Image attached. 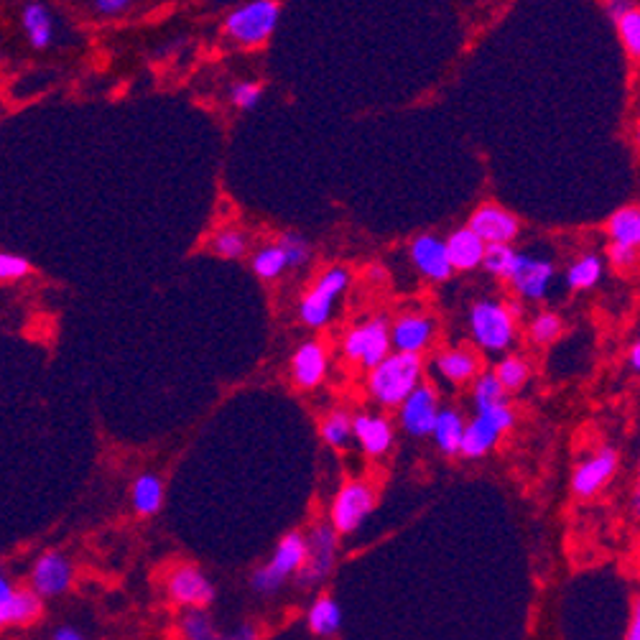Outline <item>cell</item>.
I'll return each mask as SVG.
<instances>
[{"instance_id": "4dcf8cb0", "label": "cell", "mask_w": 640, "mask_h": 640, "mask_svg": "<svg viewBox=\"0 0 640 640\" xmlns=\"http://www.w3.org/2000/svg\"><path fill=\"white\" fill-rule=\"evenodd\" d=\"M493 375L498 378L500 388L508 393V391H521V388L526 386V380H528V375H531V370H528V365L523 363L521 357L510 355V357H505V360H500Z\"/></svg>"}, {"instance_id": "ee69618b", "label": "cell", "mask_w": 640, "mask_h": 640, "mask_svg": "<svg viewBox=\"0 0 640 640\" xmlns=\"http://www.w3.org/2000/svg\"><path fill=\"white\" fill-rule=\"evenodd\" d=\"M222 640H261V633H258V628L250 623H243L238 625V628H233L230 633L222 635Z\"/></svg>"}, {"instance_id": "d6a6232c", "label": "cell", "mask_w": 640, "mask_h": 640, "mask_svg": "<svg viewBox=\"0 0 640 640\" xmlns=\"http://www.w3.org/2000/svg\"><path fill=\"white\" fill-rule=\"evenodd\" d=\"M253 271L263 281H273V278H278L286 271L284 253L278 250V245H266V248H261L253 255Z\"/></svg>"}, {"instance_id": "9a60e30c", "label": "cell", "mask_w": 640, "mask_h": 640, "mask_svg": "<svg viewBox=\"0 0 640 640\" xmlns=\"http://www.w3.org/2000/svg\"><path fill=\"white\" fill-rule=\"evenodd\" d=\"M411 261L431 281H449L452 278V266H449V255L444 240L437 235H419L411 243Z\"/></svg>"}, {"instance_id": "e0dca14e", "label": "cell", "mask_w": 640, "mask_h": 640, "mask_svg": "<svg viewBox=\"0 0 640 640\" xmlns=\"http://www.w3.org/2000/svg\"><path fill=\"white\" fill-rule=\"evenodd\" d=\"M327 350H324L322 342H304L299 350L291 357V375H294V383L304 391H312L327 375Z\"/></svg>"}, {"instance_id": "7dc6e473", "label": "cell", "mask_w": 640, "mask_h": 640, "mask_svg": "<svg viewBox=\"0 0 640 640\" xmlns=\"http://www.w3.org/2000/svg\"><path fill=\"white\" fill-rule=\"evenodd\" d=\"M16 590L18 587L11 582V577H8L6 572H0V605L11 600V597L16 595Z\"/></svg>"}, {"instance_id": "484cf974", "label": "cell", "mask_w": 640, "mask_h": 640, "mask_svg": "<svg viewBox=\"0 0 640 640\" xmlns=\"http://www.w3.org/2000/svg\"><path fill=\"white\" fill-rule=\"evenodd\" d=\"M431 434L437 439V447L449 457H454V454H459V444H462V434H465V419L454 408H444V411H439Z\"/></svg>"}, {"instance_id": "1f68e13d", "label": "cell", "mask_w": 640, "mask_h": 640, "mask_svg": "<svg viewBox=\"0 0 640 640\" xmlns=\"http://www.w3.org/2000/svg\"><path fill=\"white\" fill-rule=\"evenodd\" d=\"M322 437L329 447L342 449L347 447L352 437V419L345 414V411H332L327 419L322 421Z\"/></svg>"}, {"instance_id": "8fae6325", "label": "cell", "mask_w": 640, "mask_h": 640, "mask_svg": "<svg viewBox=\"0 0 640 640\" xmlns=\"http://www.w3.org/2000/svg\"><path fill=\"white\" fill-rule=\"evenodd\" d=\"M439 393L437 388L429 386V383H419V386L411 391V396L401 403V419L403 429L411 434V437H426L431 434L434 424H437L439 416Z\"/></svg>"}, {"instance_id": "836d02e7", "label": "cell", "mask_w": 640, "mask_h": 640, "mask_svg": "<svg viewBox=\"0 0 640 640\" xmlns=\"http://www.w3.org/2000/svg\"><path fill=\"white\" fill-rule=\"evenodd\" d=\"M212 250L227 261H235V258H243L245 250H248V235L243 230H235V227H227L220 230L212 240Z\"/></svg>"}, {"instance_id": "74e56055", "label": "cell", "mask_w": 640, "mask_h": 640, "mask_svg": "<svg viewBox=\"0 0 640 640\" xmlns=\"http://www.w3.org/2000/svg\"><path fill=\"white\" fill-rule=\"evenodd\" d=\"M34 268L31 263L23 258V255L6 253L0 250V284H13V281H23L26 276H31Z\"/></svg>"}, {"instance_id": "4fadbf2b", "label": "cell", "mask_w": 640, "mask_h": 640, "mask_svg": "<svg viewBox=\"0 0 640 640\" xmlns=\"http://www.w3.org/2000/svg\"><path fill=\"white\" fill-rule=\"evenodd\" d=\"M551 281H554V263L546 261V258H533V255L518 253V263L513 268L510 284H513V289L518 291L521 299H544Z\"/></svg>"}, {"instance_id": "8d00e7d4", "label": "cell", "mask_w": 640, "mask_h": 640, "mask_svg": "<svg viewBox=\"0 0 640 640\" xmlns=\"http://www.w3.org/2000/svg\"><path fill=\"white\" fill-rule=\"evenodd\" d=\"M618 31H620V41H623L625 51L630 57H638L640 54V11L638 8H628L623 16L618 18Z\"/></svg>"}, {"instance_id": "7402d4cb", "label": "cell", "mask_w": 640, "mask_h": 640, "mask_svg": "<svg viewBox=\"0 0 640 640\" xmlns=\"http://www.w3.org/2000/svg\"><path fill=\"white\" fill-rule=\"evenodd\" d=\"M306 625L319 638H329V635H337L342 628V607L335 597L319 595L312 602L309 612H306Z\"/></svg>"}, {"instance_id": "d6986e66", "label": "cell", "mask_w": 640, "mask_h": 640, "mask_svg": "<svg viewBox=\"0 0 640 640\" xmlns=\"http://www.w3.org/2000/svg\"><path fill=\"white\" fill-rule=\"evenodd\" d=\"M449 255V266L452 271H472L482 266V255H485V243L472 233L470 227H459L444 240Z\"/></svg>"}, {"instance_id": "b9f144b4", "label": "cell", "mask_w": 640, "mask_h": 640, "mask_svg": "<svg viewBox=\"0 0 640 640\" xmlns=\"http://www.w3.org/2000/svg\"><path fill=\"white\" fill-rule=\"evenodd\" d=\"M607 258H610V263L615 268L628 271V268H633L635 261H638V248H628V245L612 243L610 248H607Z\"/></svg>"}, {"instance_id": "9c48e42d", "label": "cell", "mask_w": 640, "mask_h": 640, "mask_svg": "<svg viewBox=\"0 0 640 640\" xmlns=\"http://www.w3.org/2000/svg\"><path fill=\"white\" fill-rule=\"evenodd\" d=\"M166 592H169V600L184 610H207L217 597L215 584L194 564L171 569L166 577Z\"/></svg>"}, {"instance_id": "f35d334b", "label": "cell", "mask_w": 640, "mask_h": 640, "mask_svg": "<svg viewBox=\"0 0 640 640\" xmlns=\"http://www.w3.org/2000/svg\"><path fill=\"white\" fill-rule=\"evenodd\" d=\"M561 335V319L556 314L544 312L531 322V340L536 345H549Z\"/></svg>"}, {"instance_id": "7bdbcfd3", "label": "cell", "mask_w": 640, "mask_h": 640, "mask_svg": "<svg viewBox=\"0 0 640 640\" xmlns=\"http://www.w3.org/2000/svg\"><path fill=\"white\" fill-rule=\"evenodd\" d=\"M131 6H133L131 0H97V3H92V11H95L97 16L113 18V16H120V13H125Z\"/></svg>"}, {"instance_id": "5b68a950", "label": "cell", "mask_w": 640, "mask_h": 640, "mask_svg": "<svg viewBox=\"0 0 640 640\" xmlns=\"http://www.w3.org/2000/svg\"><path fill=\"white\" fill-rule=\"evenodd\" d=\"M337 544H340V536L329 523H317L309 531V536H306V561L294 577L299 590H312L332 574L337 561Z\"/></svg>"}, {"instance_id": "6da1fadb", "label": "cell", "mask_w": 640, "mask_h": 640, "mask_svg": "<svg viewBox=\"0 0 640 640\" xmlns=\"http://www.w3.org/2000/svg\"><path fill=\"white\" fill-rule=\"evenodd\" d=\"M421 383V357L393 352L370 370L368 388L383 406H401Z\"/></svg>"}, {"instance_id": "44dd1931", "label": "cell", "mask_w": 640, "mask_h": 640, "mask_svg": "<svg viewBox=\"0 0 640 640\" xmlns=\"http://www.w3.org/2000/svg\"><path fill=\"white\" fill-rule=\"evenodd\" d=\"M44 600L31 590H16V595L0 605V630L11 625H31L41 618Z\"/></svg>"}, {"instance_id": "f546056e", "label": "cell", "mask_w": 640, "mask_h": 640, "mask_svg": "<svg viewBox=\"0 0 640 640\" xmlns=\"http://www.w3.org/2000/svg\"><path fill=\"white\" fill-rule=\"evenodd\" d=\"M518 263V253L510 245H485V255H482V266L485 271L493 273L498 278L513 276V268Z\"/></svg>"}, {"instance_id": "2e32d148", "label": "cell", "mask_w": 640, "mask_h": 640, "mask_svg": "<svg viewBox=\"0 0 640 640\" xmlns=\"http://www.w3.org/2000/svg\"><path fill=\"white\" fill-rule=\"evenodd\" d=\"M434 337V322L424 314H403L391 327V347L401 355H419Z\"/></svg>"}, {"instance_id": "e575fe53", "label": "cell", "mask_w": 640, "mask_h": 640, "mask_svg": "<svg viewBox=\"0 0 640 640\" xmlns=\"http://www.w3.org/2000/svg\"><path fill=\"white\" fill-rule=\"evenodd\" d=\"M278 250L284 253L286 268H301L309 258H312V248H309V240L299 233H284L278 238Z\"/></svg>"}, {"instance_id": "ac0fdd59", "label": "cell", "mask_w": 640, "mask_h": 640, "mask_svg": "<svg viewBox=\"0 0 640 640\" xmlns=\"http://www.w3.org/2000/svg\"><path fill=\"white\" fill-rule=\"evenodd\" d=\"M352 437L360 442V447L370 454V457H380L386 454L393 444V426L391 421L383 416L360 414L352 419Z\"/></svg>"}, {"instance_id": "cb8c5ba5", "label": "cell", "mask_w": 640, "mask_h": 640, "mask_svg": "<svg viewBox=\"0 0 640 640\" xmlns=\"http://www.w3.org/2000/svg\"><path fill=\"white\" fill-rule=\"evenodd\" d=\"M500 439V431L495 429L490 421L482 419L480 414L465 426V434H462V444H459V454H465V457L477 459V457H485L490 449L498 444Z\"/></svg>"}, {"instance_id": "52a82bcc", "label": "cell", "mask_w": 640, "mask_h": 640, "mask_svg": "<svg viewBox=\"0 0 640 640\" xmlns=\"http://www.w3.org/2000/svg\"><path fill=\"white\" fill-rule=\"evenodd\" d=\"M350 284V273L347 268H329L327 273L319 276L317 284L306 291V296L299 304V317L306 327L319 329L329 322L332 317V309H335V301L342 291Z\"/></svg>"}, {"instance_id": "bcb514c9", "label": "cell", "mask_w": 640, "mask_h": 640, "mask_svg": "<svg viewBox=\"0 0 640 640\" xmlns=\"http://www.w3.org/2000/svg\"><path fill=\"white\" fill-rule=\"evenodd\" d=\"M625 640H640V607L635 605L630 612V623L625 628Z\"/></svg>"}, {"instance_id": "c3c4849f", "label": "cell", "mask_w": 640, "mask_h": 640, "mask_svg": "<svg viewBox=\"0 0 640 640\" xmlns=\"http://www.w3.org/2000/svg\"><path fill=\"white\" fill-rule=\"evenodd\" d=\"M628 8H633V6H630V3H607V11L615 16V21H618V18L623 16L625 11H628Z\"/></svg>"}, {"instance_id": "ab89813d", "label": "cell", "mask_w": 640, "mask_h": 640, "mask_svg": "<svg viewBox=\"0 0 640 640\" xmlns=\"http://www.w3.org/2000/svg\"><path fill=\"white\" fill-rule=\"evenodd\" d=\"M263 95V85L258 82H238V85L230 90V97H233V105L238 110H253L258 102H261Z\"/></svg>"}, {"instance_id": "ba28073f", "label": "cell", "mask_w": 640, "mask_h": 640, "mask_svg": "<svg viewBox=\"0 0 640 640\" xmlns=\"http://www.w3.org/2000/svg\"><path fill=\"white\" fill-rule=\"evenodd\" d=\"M345 355L352 363H360L373 370L391 355V327L388 319L378 317L368 324L350 329L345 335Z\"/></svg>"}, {"instance_id": "ffe728a7", "label": "cell", "mask_w": 640, "mask_h": 640, "mask_svg": "<svg viewBox=\"0 0 640 640\" xmlns=\"http://www.w3.org/2000/svg\"><path fill=\"white\" fill-rule=\"evenodd\" d=\"M437 370L449 383L462 386V383H470V380H475L480 375L482 360L470 347H454V350L442 352L437 357Z\"/></svg>"}, {"instance_id": "83f0119b", "label": "cell", "mask_w": 640, "mask_h": 640, "mask_svg": "<svg viewBox=\"0 0 640 640\" xmlns=\"http://www.w3.org/2000/svg\"><path fill=\"white\" fill-rule=\"evenodd\" d=\"M600 276H602L600 255L587 253L572 263V268H569L567 273V284L572 286L574 291H587L600 281Z\"/></svg>"}, {"instance_id": "8992f818", "label": "cell", "mask_w": 640, "mask_h": 640, "mask_svg": "<svg viewBox=\"0 0 640 640\" xmlns=\"http://www.w3.org/2000/svg\"><path fill=\"white\" fill-rule=\"evenodd\" d=\"M375 508V490L370 482L365 480H352L347 485H342L340 493L332 500V508H329V526L335 528L337 536H347V533H355L357 528L363 526L365 518L373 513Z\"/></svg>"}, {"instance_id": "30bf717a", "label": "cell", "mask_w": 640, "mask_h": 640, "mask_svg": "<svg viewBox=\"0 0 640 640\" xmlns=\"http://www.w3.org/2000/svg\"><path fill=\"white\" fill-rule=\"evenodd\" d=\"M74 582V567L72 561L62 554V551H44L31 567V587L36 597L49 600V597H59L72 587Z\"/></svg>"}, {"instance_id": "d4e9b609", "label": "cell", "mask_w": 640, "mask_h": 640, "mask_svg": "<svg viewBox=\"0 0 640 640\" xmlns=\"http://www.w3.org/2000/svg\"><path fill=\"white\" fill-rule=\"evenodd\" d=\"M131 500L138 516H156L161 505H164V482H161V477L151 475V472L138 475L133 480Z\"/></svg>"}, {"instance_id": "60d3db41", "label": "cell", "mask_w": 640, "mask_h": 640, "mask_svg": "<svg viewBox=\"0 0 640 640\" xmlns=\"http://www.w3.org/2000/svg\"><path fill=\"white\" fill-rule=\"evenodd\" d=\"M477 414H480L485 421H490V424H493L495 429L500 431V434H505L510 426L516 424V414H513V408H510L505 401L495 403V406H488V408H480Z\"/></svg>"}, {"instance_id": "681fc988", "label": "cell", "mask_w": 640, "mask_h": 640, "mask_svg": "<svg viewBox=\"0 0 640 640\" xmlns=\"http://www.w3.org/2000/svg\"><path fill=\"white\" fill-rule=\"evenodd\" d=\"M630 368L638 370L640 368V345L635 342L633 347H630Z\"/></svg>"}, {"instance_id": "4316f807", "label": "cell", "mask_w": 640, "mask_h": 640, "mask_svg": "<svg viewBox=\"0 0 640 640\" xmlns=\"http://www.w3.org/2000/svg\"><path fill=\"white\" fill-rule=\"evenodd\" d=\"M607 233H610L612 243L628 245V248H638L640 243V210L635 204L623 207L607 222Z\"/></svg>"}, {"instance_id": "7a4b0ae2", "label": "cell", "mask_w": 640, "mask_h": 640, "mask_svg": "<svg viewBox=\"0 0 640 640\" xmlns=\"http://www.w3.org/2000/svg\"><path fill=\"white\" fill-rule=\"evenodd\" d=\"M516 304H500V301H477L470 309V329L477 345L488 352H503L516 340V322H518Z\"/></svg>"}, {"instance_id": "603a6c76", "label": "cell", "mask_w": 640, "mask_h": 640, "mask_svg": "<svg viewBox=\"0 0 640 640\" xmlns=\"http://www.w3.org/2000/svg\"><path fill=\"white\" fill-rule=\"evenodd\" d=\"M21 23L34 49H46L54 39V18L44 3H26L21 8Z\"/></svg>"}, {"instance_id": "7c38bea8", "label": "cell", "mask_w": 640, "mask_h": 640, "mask_svg": "<svg viewBox=\"0 0 640 640\" xmlns=\"http://www.w3.org/2000/svg\"><path fill=\"white\" fill-rule=\"evenodd\" d=\"M467 227L485 245H510V240H516L518 233H521L518 217L493 202L482 204L480 210L470 217Z\"/></svg>"}, {"instance_id": "3957f363", "label": "cell", "mask_w": 640, "mask_h": 640, "mask_svg": "<svg viewBox=\"0 0 640 640\" xmlns=\"http://www.w3.org/2000/svg\"><path fill=\"white\" fill-rule=\"evenodd\" d=\"M306 561V536L301 531H289L278 541L276 551L263 567L250 574V587L258 595H276L286 579L296 577Z\"/></svg>"}, {"instance_id": "5bb4252c", "label": "cell", "mask_w": 640, "mask_h": 640, "mask_svg": "<svg viewBox=\"0 0 640 640\" xmlns=\"http://www.w3.org/2000/svg\"><path fill=\"white\" fill-rule=\"evenodd\" d=\"M615 470H618V452L615 449H602V452H597L595 457L582 462L574 470L572 490L579 498H592V495L605 488V482L615 475Z\"/></svg>"}, {"instance_id": "f6af8a7d", "label": "cell", "mask_w": 640, "mask_h": 640, "mask_svg": "<svg viewBox=\"0 0 640 640\" xmlns=\"http://www.w3.org/2000/svg\"><path fill=\"white\" fill-rule=\"evenodd\" d=\"M51 640H87L85 633L74 625H59L54 633H51Z\"/></svg>"}, {"instance_id": "277c9868", "label": "cell", "mask_w": 640, "mask_h": 640, "mask_svg": "<svg viewBox=\"0 0 640 640\" xmlns=\"http://www.w3.org/2000/svg\"><path fill=\"white\" fill-rule=\"evenodd\" d=\"M281 18V3L276 0H253L235 8L225 21V31L230 39L245 46H261L273 36Z\"/></svg>"}, {"instance_id": "f1b7e54d", "label": "cell", "mask_w": 640, "mask_h": 640, "mask_svg": "<svg viewBox=\"0 0 640 640\" xmlns=\"http://www.w3.org/2000/svg\"><path fill=\"white\" fill-rule=\"evenodd\" d=\"M182 635L184 640H222L217 625L204 610H184L182 615Z\"/></svg>"}, {"instance_id": "d590c367", "label": "cell", "mask_w": 640, "mask_h": 640, "mask_svg": "<svg viewBox=\"0 0 640 640\" xmlns=\"http://www.w3.org/2000/svg\"><path fill=\"white\" fill-rule=\"evenodd\" d=\"M472 398H475V406L477 411L480 408H488L495 406V403H503L505 401V391L500 388L498 378L493 373H480L477 375V383H475V391H472Z\"/></svg>"}]
</instances>
